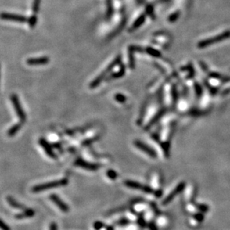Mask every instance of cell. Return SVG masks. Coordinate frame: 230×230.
<instances>
[{"label":"cell","mask_w":230,"mask_h":230,"mask_svg":"<svg viewBox=\"0 0 230 230\" xmlns=\"http://www.w3.org/2000/svg\"><path fill=\"white\" fill-rule=\"evenodd\" d=\"M68 184V180L66 178L62 179V180H57L51 181V182H45L43 184H40V185H35L32 188V192H45V191L49 190L51 189H54V188L57 187H62L65 186Z\"/></svg>","instance_id":"obj_1"},{"label":"cell","mask_w":230,"mask_h":230,"mask_svg":"<svg viewBox=\"0 0 230 230\" xmlns=\"http://www.w3.org/2000/svg\"><path fill=\"white\" fill-rule=\"evenodd\" d=\"M121 55H118L116 58H115V60H113V62H111V63L110 64V65L108 66L105 69H104V71L102 72V73L100 74V75L98 76L95 79H94V80L92 81V82L91 83L90 85H89V87H90L91 89H94V88L98 87V86L101 84V81L105 78L106 76L113 70V68H114L117 64H119L120 63H121Z\"/></svg>","instance_id":"obj_2"},{"label":"cell","mask_w":230,"mask_h":230,"mask_svg":"<svg viewBox=\"0 0 230 230\" xmlns=\"http://www.w3.org/2000/svg\"><path fill=\"white\" fill-rule=\"evenodd\" d=\"M230 38V31H226L224 33L221 34L217 35V36L213 37V38L206 39V40L200 41L197 44V47L199 49H204L208 47L209 45H212L214 43H219V42L223 41L224 40Z\"/></svg>","instance_id":"obj_3"},{"label":"cell","mask_w":230,"mask_h":230,"mask_svg":"<svg viewBox=\"0 0 230 230\" xmlns=\"http://www.w3.org/2000/svg\"><path fill=\"white\" fill-rule=\"evenodd\" d=\"M11 101L13 105L15 112H16V115H17V116L20 118V122H25V120H26V115H25L24 110H23V107H22L18 96L15 94H12L11 95Z\"/></svg>","instance_id":"obj_4"},{"label":"cell","mask_w":230,"mask_h":230,"mask_svg":"<svg viewBox=\"0 0 230 230\" xmlns=\"http://www.w3.org/2000/svg\"><path fill=\"white\" fill-rule=\"evenodd\" d=\"M185 187V182H180V183H179L177 186L174 188L171 192L169 193L168 195L167 196V197H165L163 200H162V205L166 206L170 203L171 202V201L173 200L176 197H177V194H179L180 193H181L182 191L184 190Z\"/></svg>","instance_id":"obj_5"},{"label":"cell","mask_w":230,"mask_h":230,"mask_svg":"<svg viewBox=\"0 0 230 230\" xmlns=\"http://www.w3.org/2000/svg\"><path fill=\"white\" fill-rule=\"evenodd\" d=\"M124 185L128 188L136 189V190H140L142 192L147 193V194H152V193H153V189L152 188L148 186V185H142L141 183L136 182V181L126 180L124 181Z\"/></svg>","instance_id":"obj_6"},{"label":"cell","mask_w":230,"mask_h":230,"mask_svg":"<svg viewBox=\"0 0 230 230\" xmlns=\"http://www.w3.org/2000/svg\"><path fill=\"white\" fill-rule=\"evenodd\" d=\"M134 145L138 148V149L142 150L144 153H146L147 155L152 157V158H156V157L157 156L156 153L154 150H153L150 147L147 145L146 144L143 143L142 142L139 141V140H136V141L134 142Z\"/></svg>","instance_id":"obj_7"},{"label":"cell","mask_w":230,"mask_h":230,"mask_svg":"<svg viewBox=\"0 0 230 230\" xmlns=\"http://www.w3.org/2000/svg\"><path fill=\"white\" fill-rule=\"evenodd\" d=\"M49 198L51 200H52V202H53L54 203H55V205L58 207V209H60L62 211H63V212H67V211H69V208L68 205H67L66 203H64L62 199L57 195V194H51Z\"/></svg>","instance_id":"obj_8"},{"label":"cell","mask_w":230,"mask_h":230,"mask_svg":"<svg viewBox=\"0 0 230 230\" xmlns=\"http://www.w3.org/2000/svg\"><path fill=\"white\" fill-rule=\"evenodd\" d=\"M2 19L5 20H10V21H15L19 22V23H25L27 21V18L24 16L18 14H14V13H2L1 15Z\"/></svg>","instance_id":"obj_9"},{"label":"cell","mask_w":230,"mask_h":230,"mask_svg":"<svg viewBox=\"0 0 230 230\" xmlns=\"http://www.w3.org/2000/svg\"><path fill=\"white\" fill-rule=\"evenodd\" d=\"M39 143H40V146H41L42 148H43L44 151L45 152V153H46V154L48 155L50 157V158H52V159H56L57 158L56 155H55L54 150H52V147L50 146L49 144L47 142L45 141L44 138H40Z\"/></svg>","instance_id":"obj_10"},{"label":"cell","mask_w":230,"mask_h":230,"mask_svg":"<svg viewBox=\"0 0 230 230\" xmlns=\"http://www.w3.org/2000/svg\"><path fill=\"white\" fill-rule=\"evenodd\" d=\"M49 62L48 57H40L37 58H30L27 60V63L29 66H42L45 65Z\"/></svg>","instance_id":"obj_11"},{"label":"cell","mask_w":230,"mask_h":230,"mask_svg":"<svg viewBox=\"0 0 230 230\" xmlns=\"http://www.w3.org/2000/svg\"><path fill=\"white\" fill-rule=\"evenodd\" d=\"M76 165H77V166L81 167V168L86 169V170H89V171H95V170H97V169H99V165L90 163V162L84 161V160H77V162H76Z\"/></svg>","instance_id":"obj_12"},{"label":"cell","mask_w":230,"mask_h":230,"mask_svg":"<svg viewBox=\"0 0 230 230\" xmlns=\"http://www.w3.org/2000/svg\"><path fill=\"white\" fill-rule=\"evenodd\" d=\"M145 18H146L145 14L140 15V16L138 17V19L134 22V23H133V25H132L131 29H130V31H135V30L138 29V28H139L142 25L144 24V23H145Z\"/></svg>","instance_id":"obj_13"},{"label":"cell","mask_w":230,"mask_h":230,"mask_svg":"<svg viewBox=\"0 0 230 230\" xmlns=\"http://www.w3.org/2000/svg\"><path fill=\"white\" fill-rule=\"evenodd\" d=\"M34 215V211L32 210V209H25L23 212L20 213V214H16V215L15 216V217H16V219L21 220V219H24V218L33 217Z\"/></svg>","instance_id":"obj_14"},{"label":"cell","mask_w":230,"mask_h":230,"mask_svg":"<svg viewBox=\"0 0 230 230\" xmlns=\"http://www.w3.org/2000/svg\"><path fill=\"white\" fill-rule=\"evenodd\" d=\"M7 200H8V204H9L11 206H12L13 208H14V209H20V210H25V209H26L25 208V206H23L22 204L19 203L18 202H16V201L15 200L13 197H7Z\"/></svg>","instance_id":"obj_15"},{"label":"cell","mask_w":230,"mask_h":230,"mask_svg":"<svg viewBox=\"0 0 230 230\" xmlns=\"http://www.w3.org/2000/svg\"><path fill=\"white\" fill-rule=\"evenodd\" d=\"M165 110H160V111H159V113H157L156 115L154 117L152 118L151 121H150V122H149V124H148V127H147V128H150V127H151V126H153V125L156 122V121H158L160 119V118H161L162 116H163L164 114H165Z\"/></svg>","instance_id":"obj_16"},{"label":"cell","mask_w":230,"mask_h":230,"mask_svg":"<svg viewBox=\"0 0 230 230\" xmlns=\"http://www.w3.org/2000/svg\"><path fill=\"white\" fill-rule=\"evenodd\" d=\"M21 128V124L19 123V124H16L14 125H13L8 131V135L9 136H13L14 135H16V133L19 132V131Z\"/></svg>","instance_id":"obj_17"},{"label":"cell","mask_w":230,"mask_h":230,"mask_svg":"<svg viewBox=\"0 0 230 230\" xmlns=\"http://www.w3.org/2000/svg\"><path fill=\"white\" fill-rule=\"evenodd\" d=\"M146 52L148 55H150V56L157 57V58L162 56V54L160 53L158 50L152 48V47H148V48L146 49Z\"/></svg>","instance_id":"obj_18"},{"label":"cell","mask_w":230,"mask_h":230,"mask_svg":"<svg viewBox=\"0 0 230 230\" xmlns=\"http://www.w3.org/2000/svg\"><path fill=\"white\" fill-rule=\"evenodd\" d=\"M133 46L131 45L129 48V66L131 69H134L135 66V61H134V57H133Z\"/></svg>","instance_id":"obj_19"},{"label":"cell","mask_w":230,"mask_h":230,"mask_svg":"<svg viewBox=\"0 0 230 230\" xmlns=\"http://www.w3.org/2000/svg\"><path fill=\"white\" fill-rule=\"evenodd\" d=\"M124 74H125V67L124 66H121V69H120V70L118 71V72H116V73H114L113 75H111L110 77H109V79L110 80V79L119 78V77H122V76L124 75Z\"/></svg>","instance_id":"obj_20"},{"label":"cell","mask_w":230,"mask_h":230,"mask_svg":"<svg viewBox=\"0 0 230 230\" xmlns=\"http://www.w3.org/2000/svg\"><path fill=\"white\" fill-rule=\"evenodd\" d=\"M40 0H34L33 5H32V11H33L34 14H36L38 13L39 8H40Z\"/></svg>","instance_id":"obj_21"},{"label":"cell","mask_w":230,"mask_h":230,"mask_svg":"<svg viewBox=\"0 0 230 230\" xmlns=\"http://www.w3.org/2000/svg\"><path fill=\"white\" fill-rule=\"evenodd\" d=\"M196 208L202 213L207 212V211L209 210V206L205 205V204H197V205H196Z\"/></svg>","instance_id":"obj_22"},{"label":"cell","mask_w":230,"mask_h":230,"mask_svg":"<svg viewBox=\"0 0 230 230\" xmlns=\"http://www.w3.org/2000/svg\"><path fill=\"white\" fill-rule=\"evenodd\" d=\"M193 218H194L195 221H197V222H202L204 220L203 213H196V214H194V215H193Z\"/></svg>","instance_id":"obj_23"},{"label":"cell","mask_w":230,"mask_h":230,"mask_svg":"<svg viewBox=\"0 0 230 230\" xmlns=\"http://www.w3.org/2000/svg\"><path fill=\"white\" fill-rule=\"evenodd\" d=\"M115 99L119 103H124L126 101V97L122 94H117L115 96Z\"/></svg>","instance_id":"obj_24"},{"label":"cell","mask_w":230,"mask_h":230,"mask_svg":"<svg viewBox=\"0 0 230 230\" xmlns=\"http://www.w3.org/2000/svg\"><path fill=\"white\" fill-rule=\"evenodd\" d=\"M194 90H195L196 95H197L198 97H199V96L202 95V88H201V87L198 84L194 85Z\"/></svg>","instance_id":"obj_25"},{"label":"cell","mask_w":230,"mask_h":230,"mask_svg":"<svg viewBox=\"0 0 230 230\" xmlns=\"http://www.w3.org/2000/svg\"><path fill=\"white\" fill-rule=\"evenodd\" d=\"M36 23H37V16H36V14H34L29 20V25L31 27V28H33V27H34V25H36Z\"/></svg>","instance_id":"obj_26"},{"label":"cell","mask_w":230,"mask_h":230,"mask_svg":"<svg viewBox=\"0 0 230 230\" xmlns=\"http://www.w3.org/2000/svg\"><path fill=\"white\" fill-rule=\"evenodd\" d=\"M106 174L108 175V177H110V179H112V180H115V179L116 178V173L114 171H109L106 173Z\"/></svg>","instance_id":"obj_27"},{"label":"cell","mask_w":230,"mask_h":230,"mask_svg":"<svg viewBox=\"0 0 230 230\" xmlns=\"http://www.w3.org/2000/svg\"><path fill=\"white\" fill-rule=\"evenodd\" d=\"M0 226H1V229L2 230H11L9 226H8V224H6L4 221L2 220L1 221V224H0Z\"/></svg>","instance_id":"obj_28"},{"label":"cell","mask_w":230,"mask_h":230,"mask_svg":"<svg viewBox=\"0 0 230 230\" xmlns=\"http://www.w3.org/2000/svg\"><path fill=\"white\" fill-rule=\"evenodd\" d=\"M49 229H50V230H57V226L56 223L52 222V224H50Z\"/></svg>","instance_id":"obj_29"},{"label":"cell","mask_w":230,"mask_h":230,"mask_svg":"<svg viewBox=\"0 0 230 230\" xmlns=\"http://www.w3.org/2000/svg\"><path fill=\"white\" fill-rule=\"evenodd\" d=\"M94 227L96 230H99L100 229H101V228L103 227V224H101V223L98 222V223H96V224H95Z\"/></svg>","instance_id":"obj_30"},{"label":"cell","mask_w":230,"mask_h":230,"mask_svg":"<svg viewBox=\"0 0 230 230\" xmlns=\"http://www.w3.org/2000/svg\"><path fill=\"white\" fill-rule=\"evenodd\" d=\"M177 17H178V14H177V13H176V14H174V15H171V17H170V20H171V21H174V20L177 19Z\"/></svg>","instance_id":"obj_31"},{"label":"cell","mask_w":230,"mask_h":230,"mask_svg":"<svg viewBox=\"0 0 230 230\" xmlns=\"http://www.w3.org/2000/svg\"><path fill=\"white\" fill-rule=\"evenodd\" d=\"M150 230H157V229H156V226L155 225L153 224H150Z\"/></svg>","instance_id":"obj_32"}]
</instances>
